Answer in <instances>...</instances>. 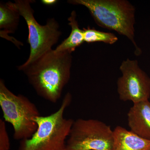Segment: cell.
<instances>
[{
  "label": "cell",
  "mask_w": 150,
  "mask_h": 150,
  "mask_svg": "<svg viewBox=\"0 0 150 150\" xmlns=\"http://www.w3.org/2000/svg\"><path fill=\"white\" fill-rule=\"evenodd\" d=\"M68 3L88 10L98 26L127 38L135 48V55L142 52L135 40L136 8L127 0H69Z\"/></svg>",
  "instance_id": "cell-2"
},
{
  "label": "cell",
  "mask_w": 150,
  "mask_h": 150,
  "mask_svg": "<svg viewBox=\"0 0 150 150\" xmlns=\"http://www.w3.org/2000/svg\"><path fill=\"white\" fill-rule=\"evenodd\" d=\"M83 30L84 42L87 43L103 42L112 45L118 40V37L112 33L103 32L89 26Z\"/></svg>",
  "instance_id": "cell-12"
},
{
  "label": "cell",
  "mask_w": 150,
  "mask_h": 150,
  "mask_svg": "<svg viewBox=\"0 0 150 150\" xmlns=\"http://www.w3.org/2000/svg\"><path fill=\"white\" fill-rule=\"evenodd\" d=\"M130 131L141 138L150 141V101L134 103L127 114Z\"/></svg>",
  "instance_id": "cell-8"
},
{
  "label": "cell",
  "mask_w": 150,
  "mask_h": 150,
  "mask_svg": "<svg viewBox=\"0 0 150 150\" xmlns=\"http://www.w3.org/2000/svg\"><path fill=\"white\" fill-rule=\"evenodd\" d=\"M41 3L46 6H52L58 3L57 0H42L41 1Z\"/></svg>",
  "instance_id": "cell-14"
},
{
  "label": "cell",
  "mask_w": 150,
  "mask_h": 150,
  "mask_svg": "<svg viewBox=\"0 0 150 150\" xmlns=\"http://www.w3.org/2000/svg\"><path fill=\"white\" fill-rule=\"evenodd\" d=\"M113 144L110 126L96 119L79 118L73 123L66 150H111Z\"/></svg>",
  "instance_id": "cell-6"
},
{
  "label": "cell",
  "mask_w": 150,
  "mask_h": 150,
  "mask_svg": "<svg viewBox=\"0 0 150 150\" xmlns=\"http://www.w3.org/2000/svg\"><path fill=\"white\" fill-rule=\"evenodd\" d=\"M72 53L51 50L28 64L18 67L27 77L38 95L56 103L70 80L72 64Z\"/></svg>",
  "instance_id": "cell-1"
},
{
  "label": "cell",
  "mask_w": 150,
  "mask_h": 150,
  "mask_svg": "<svg viewBox=\"0 0 150 150\" xmlns=\"http://www.w3.org/2000/svg\"><path fill=\"white\" fill-rule=\"evenodd\" d=\"M119 69L122 75L117 85L120 99L134 103L149 100L150 77L140 68L138 61L126 59L122 62Z\"/></svg>",
  "instance_id": "cell-7"
},
{
  "label": "cell",
  "mask_w": 150,
  "mask_h": 150,
  "mask_svg": "<svg viewBox=\"0 0 150 150\" xmlns=\"http://www.w3.org/2000/svg\"><path fill=\"white\" fill-rule=\"evenodd\" d=\"M113 131L111 150H150V141L145 139L121 126Z\"/></svg>",
  "instance_id": "cell-10"
},
{
  "label": "cell",
  "mask_w": 150,
  "mask_h": 150,
  "mask_svg": "<svg viewBox=\"0 0 150 150\" xmlns=\"http://www.w3.org/2000/svg\"><path fill=\"white\" fill-rule=\"evenodd\" d=\"M0 106L4 121L13 128V138L16 140L29 139L37 130L34 118L40 115L38 108L26 96L16 95L0 80Z\"/></svg>",
  "instance_id": "cell-4"
},
{
  "label": "cell",
  "mask_w": 150,
  "mask_h": 150,
  "mask_svg": "<svg viewBox=\"0 0 150 150\" xmlns=\"http://www.w3.org/2000/svg\"><path fill=\"white\" fill-rule=\"evenodd\" d=\"M10 142L4 120L0 119V150H9Z\"/></svg>",
  "instance_id": "cell-13"
},
{
  "label": "cell",
  "mask_w": 150,
  "mask_h": 150,
  "mask_svg": "<svg viewBox=\"0 0 150 150\" xmlns=\"http://www.w3.org/2000/svg\"><path fill=\"white\" fill-rule=\"evenodd\" d=\"M35 2L34 0H16L14 2L28 27V42L30 46V54L25 64L33 62L52 49L62 33L55 19H48L45 25H41L36 21L30 5Z\"/></svg>",
  "instance_id": "cell-5"
},
{
  "label": "cell",
  "mask_w": 150,
  "mask_h": 150,
  "mask_svg": "<svg viewBox=\"0 0 150 150\" xmlns=\"http://www.w3.org/2000/svg\"><path fill=\"white\" fill-rule=\"evenodd\" d=\"M21 15L14 3H0V36L20 48L23 43L8 34L14 33L18 27Z\"/></svg>",
  "instance_id": "cell-9"
},
{
  "label": "cell",
  "mask_w": 150,
  "mask_h": 150,
  "mask_svg": "<svg viewBox=\"0 0 150 150\" xmlns=\"http://www.w3.org/2000/svg\"><path fill=\"white\" fill-rule=\"evenodd\" d=\"M72 100V96L68 92L57 111L47 116L35 117L37 130L29 139L21 141L18 150H66L74 121L65 118L64 114Z\"/></svg>",
  "instance_id": "cell-3"
},
{
  "label": "cell",
  "mask_w": 150,
  "mask_h": 150,
  "mask_svg": "<svg viewBox=\"0 0 150 150\" xmlns=\"http://www.w3.org/2000/svg\"><path fill=\"white\" fill-rule=\"evenodd\" d=\"M69 25L71 26V30L69 37L65 39L60 45L56 47V52L69 51L72 53L76 48L84 42L83 32L79 27L76 11H73L68 19Z\"/></svg>",
  "instance_id": "cell-11"
}]
</instances>
